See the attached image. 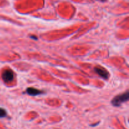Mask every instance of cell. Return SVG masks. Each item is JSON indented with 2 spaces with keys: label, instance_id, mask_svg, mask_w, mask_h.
I'll return each mask as SVG.
<instances>
[{
  "label": "cell",
  "instance_id": "cell-3",
  "mask_svg": "<svg viewBox=\"0 0 129 129\" xmlns=\"http://www.w3.org/2000/svg\"><path fill=\"white\" fill-rule=\"evenodd\" d=\"M94 71L96 73L98 74L100 77L104 78V79H107L109 78V73L104 69L103 68L100 66H96L94 68Z\"/></svg>",
  "mask_w": 129,
  "mask_h": 129
},
{
  "label": "cell",
  "instance_id": "cell-1",
  "mask_svg": "<svg viewBox=\"0 0 129 129\" xmlns=\"http://www.w3.org/2000/svg\"><path fill=\"white\" fill-rule=\"evenodd\" d=\"M129 98V94L128 91H127L125 93H123L122 94L117 96L115 97L112 101V103L115 107H120L122 105V103L127 102Z\"/></svg>",
  "mask_w": 129,
  "mask_h": 129
},
{
  "label": "cell",
  "instance_id": "cell-5",
  "mask_svg": "<svg viewBox=\"0 0 129 129\" xmlns=\"http://www.w3.org/2000/svg\"><path fill=\"white\" fill-rule=\"evenodd\" d=\"M6 112L5 109L0 108V118H3L6 116Z\"/></svg>",
  "mask_w": 129,
  "mask_h": 129
},
{
  "label": "cell",
  "instance_id": "cell-6",
  "mask_svg": "<svg viewBox=\"0 0 129 129\" xmlns=\"http://www.w3.org/2000/svg\"><path fill=\"white\" fill-rule=\"evenodd\" d=\"M102 1H106V0H102Z\"/></svg>",
  "mask_w": 129,
  "mask_h": 129
},
{
  "label": "cell",
  "instance_id": "cell-2",
  "mask_svg": "<svg viewBox=\"0 0 129 129\" xmlns=\"http://www.w3.org/2000/svg\"><path fill=\"white\" fill-rule=\"evenodd\" d=\"M3 80L5 83L11 82L14 79V73L11 69H6L3 71L2 74Z\"/></svg>",
  "mask_w": 129,
  "mask_h": 129
},
{
  "label": "cell",
  "instance_id": "cell-4",
  "mask_svg": "<svg viewBox=\"0 0 129 129\" xmlns=\"http://www.w3.org/2000/svg\"><path fill=\"white\" fill-rule=\"evenodd\" d=\"M26 93L30 96H37L39 94H43L44 93L43 91L39 90V89H35L34 88H28L26 89Z\"/></svg>",
  "mask_w": 129,
  "mask_h": 129
}]
</instances>
